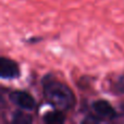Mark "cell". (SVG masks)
Returning <instances> with one entry per match:
<instances>
[{"instance_id": "obj_1", "label": "cell", "mask_w": 124, "mask_h": 124, "mask_svg": "<svg viewBox=\"0 0 124 124\" xmlns=\"http://www.w3.org/2000/svg\"><path fill=\"white\" fill-rule=\"evenodd\" d=\"M43 92L46 100L57 110L68 111L75 105V96L72 89L50 75L43 79Z\"/></svg>"}, {"instance_id": "obj_2", "label": "cell", "mask_w": 124, "mask_h": 124, "mask_svg": "<svg viewBox=\"0 0 124 124\" xmlns=\"http://www.w3.org/2000/svg\"><path fill=\"white\" fill-rule=\"evenodd\" d=\"M9 98H10L11 102L16 107H19L20 109L31 111V110H34L36 108V101H35L34 97L28 93L23 92V90L11 92Z\"/></svg>"}, {"instance_id": "obj_7", "label": "cell", "mask_w": 124, "mask_h": 124, "mask_svg": "<svg viewBox=\"0 0 124 124\" xmlns=\"http://www.w3.org/2000/svg\"><path fill=\"white\" fill-rule=\"evenodd\" d=\"M32 121H33L32 116L24 113L22 111H17L13 113L12 122H14V123H31Z\"/></svg>"}, {"instance_id": "obj_3", "label": "cell", "mask_w": 124, "mask_h": 124, "mask_svg": "<svg viewBox=\"0 0 124 124\" xmlns=\"http://www.w3.org/2000/svg\"><path fill=\"white\" fill-rule=\"evenodd\" d=\"M93 111H94L95 116H98L101 121L102 120H112L113 118L116 116V110L113 109L111 105L108 102L107 100H96L93 102L92 105Z\"/></svg>"}, {"instance_id": "obj_6", "label": "cell", "mask_w": 124, "mask_h": 124, "mask_svg": "<svg viewBox=\"0 0 124 124\" xmlns=\"http://www.w3.org/2000/svg\"><path fill=\"white\" fill-rule=\"evenodd\" d=\"M112 90L116 94H124V73L120 74L112 82Z\"/></svg>"}, {"instance_id": "obj_5", "label": "cell", "mask_w": 124, "mask_h": 124, "mask_svg": "<svg viewBox=\"0 0 124 124\" xmlns=\"http://www.w3.org/2000/svg\"><path fill=\"white\" fill-rule=\"evenodd\" d=\"M44 121L49 124H61L65 121V116L61 110H54V111L48 112L44 116Z\"/></svg>"}, {"instance_id": "obj_4", "label": "cell", "mask_w": 124, "mask_h": 124, "mask_svg": "<svg viewBox=\"0 0 124 124\" xmlns=\"http://www.w3.org/2000/svg\"><path fill=\"white\" fill-rule=\"evenodd\" d=\"M0 76L3 79H14L20 76L19 64L9 58L2 57L0 60Z\"/></svg>"}]
</instances>
